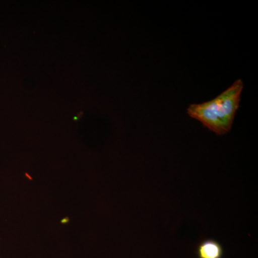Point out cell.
Returning <instances> with one entry per match:
<instances>
[{
	"label": "cell",
	"mask_w": 258,
	"mask_h": 258,
	"mask_svg": "<svg viewBox=\"0 0 258 258\" xmlns=\"http://www.w3.org/2000/svg\"><path fill=\"white\" fill-rule=\"evenodd\" d=\"M243 86L242 80L237 79L213 99L190 105L187 114L217 135H225L233 125Z\"/></svg>",
	"instance_id": "1"
},
{
	"label": "cell",
	"mask_w": 258,
	"mask_h": 258,
	"mask_svg": "<svg viewBox=\"0 0 258 258\" xmlns=\"http://www.w3.org/2000/svg\"><path fill=\"white\" fill-rule=\"evenodd\" d=\"M198 256L199 258H222L223 248L217 241L208 239L199 244Z\"/></svg>",
	"instance_id": "2"
}]
</instances>
